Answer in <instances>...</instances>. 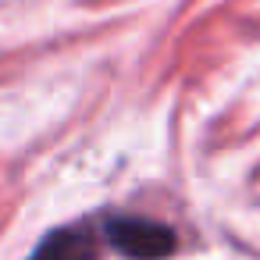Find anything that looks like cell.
Instances as JSON below:
<instances>
[{
  "label": "cell",
  "instance_id": "1",
  "mask_svg": "<svg viewBox=\"0 0 260 260\" xmlns=\"http://www.w3.org/2000/svg\"><path fill=\"white\" fill-rule=\"evenodd\" d=\"M104 242L125 260H164L178 249L175 228L139 214H111L104 221Z\"/></svg>",
  "mask_w": 260,
  "mask_h": 260
},
{
  "label": "cell",
  "instance_id": "2",
  "mask_svg": "<svg viewBox=\"0 0 260 260\" xmlns=\"http://www.w3.org/2000/svg\"><path fill=\"white\" fill-rule=\"evenodd\" d=\"M96 256H100V239L93 235L89 224L54 228L29 253V260H96Z\"/></svg>",
  "mask_w": 260,
  "mask_h": 260
}]
</instances>
